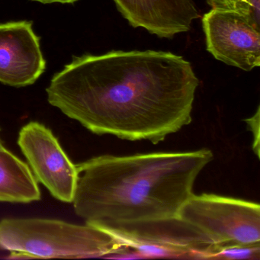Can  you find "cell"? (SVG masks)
<instances>
[{
	"label": "cell",
	"instance_id": "cell-12",
	"mask_svg": "<svg viewBox=\"0 0 260 260\" xmlns=\"http://www.w3.org/2000/svg\"><path fill=\"white\" fill-rule=\"evenodd\" d=\"M207 3L212 9L234 10L247 15L250 18L251 7L249 0H207Z\"/></svg>",
	"mask_w": 260,
	"mask_h": 260
},
{
	"label": "cell",
	"instance_id": "cell-8",
	"mask_svg": "<svg viewBox=\"0 0 260 260\" xmlns=\"http://www.w3.org/2000/svg\"><path fill=\"white\" fill-rule=\"evenodd\" d=\"M45 69L46 60L32 22L0 24V83L14 87L30 86Z\"/></svg>",
	"mask_w": 260,
	"mask_h": 260
},
{
	"label": "cell",
	"instance_id": "cell-4",
	"mask_svg": "<svg viewBox=\"0 0 260 260\" xmlns=\"http://www.w3.org/2000/svg\"><path fill=\"white\" fill-rule=\"evenodd\" d=\"M99 229L146 258L202 259L214 249L213 240L180 217L114 223Z\"/></svg>",
	"mask_w": 260,
	"mask_h": 260
},
{
	"label": "cell",
	"instance_id": "cell-14",
	"mask_svg": "<svg viewBox=\"0 0 260 260\" xmlns=\"http://www.w3.org/2000/svg\"><path fill=\"white\" fill-rule=\"evenodd\" d=\"M250 4V19L260 28V0H249Z\"/></svg>",
	"mask_w": 260,
	"mask_h": 260
},
{
	"label": "cell",
	"instance_id": "cell-7",
	"mask_svg": "<svg viewBox=\"0 0 260 260\" xmlns=\"http://www.w3.org/2000/svg\"><path fill=\"white\" fill-rule=\"evenodd\" d=\"M202 23L207 51L216 60L244 71L260 66V28L249 16L211 9Z\"/></svg>",
	"mask_w": 260,
	"mask_h": 260
},
{
	"label": "cell",
	"instance_id": "cell-13",
	"mask_svg": "<svg viewBox=\"0 0 260 260\" xmlns=\"http://www.w3.org/2000/svg\"><path fill=\"white\" fill-rule=\"evenodd\" d=\"M259 107H258L253 116L244 120L253 135L252 149L258 157L259 156Z\"/></svg>",
	"mask_w": 260,
	"mask_h": 260
},
{
	"label": "cell",
	"instance_id": "cell-6",
	"mask_svg": "<svg viewBox=\"0 0 260 260\" xmlns=\"http://www.w3.org/2000/svg\"><path fill=\"white\" fill-rule=\"evenodd\" d=\"M18 144L38 182L53 197L71 203L77 188L78 171L51 130L31 121L22 127Z\"/></svg>",
	"mask_w": 260,
	"mask_h": 260
},
{
	"label": "cell",
	"instance_id": "cell-1",
	"mask_svg": "<svg viewBox=\"0 0 260 260\" xmlns=\"http://www.w3.org/2000/svg\"><path fill=\"white\" fill-rule=\"evenodd\" d=\"M199 86L182 56L112 51L74 57L46 92L51 106L92 133L157 144L191 122Z\"/></svg>",
	"mask_w": 260,
	"mask_h": 260
},
{
	"label": "cell",
	"instance_id": "cell-9",
	"mask_svg": "<svg viewBox=\"0 0 260 260\" xmlns=\"http://www.w3.org/2000/svg\"><path fill=\"white\" fill-rule=\"evenodd\" d=\"M119 13L134 28L159 38L171 39L188 32L200 17L192 0H113Z\"/></svg>",
	"mask_w": 260,
	"mask_h": 260
},
{
	"label": "cell",
	"instance_id": "cell-2",
	"mask_svg": "<svg viewBox=\"0 0 260 260\" xmlns=\"http://www.w3.org/2000/svg\"><path fill=\"white\" fill-rule=\"evenodd\" d=\"M212 159L205 148L91 158L77 165L74 211L97 228L177 217Z\"/></svg>",
	"mask_w": 260,
	"mask_h": 260
},
{
	"label": "cell",
	"instance_id": "cell-5",
	"mask_svg": "<svg viewBox=\"0 0 260 260\" xmlns=\"http://www.w3.org/2000/svg\"><path fill=\"white\" fill-rule=\"evenodd\" d=\"M179 217L203 231L217 246L260 243L257 203L214 194H193Z\"/></svg>",
	"mask_w": 260,
	"mask_h": 260
},
{
	"label": "cell",
	"instance_id": "cell-3",
	"mask_svg": "<svg viewBox=\"0 0 260 260\" xmlns=\"http://www.w3.org/2000/svg\"><path fill=\"white\" fill-rule=\"evenodd\" d=\"M0 249L9 258H109L130 248L87 223L31 217L0 220Z\"/></svg>",
	"mask_w": 260,
	"mask_h": 260
},
{
	"label": "cell",
	"instance_id": "cell-15",
	"mask_svg": "<svg viewBox=\"0 0 260 260\" xmlns=\"http://www.w3.org/2000/svg\"><path fill=\"white\" fill-rule=\"evenodd\" d=\"M35 2L41 3L43 4H72L74 3L80 1V0H31Z\"/></svg>",
	"mask_w": 260,
	"mask_h": 260
},
{
	"label": "cell",
	"instance_id": "cell-10",
	"mask_svg": "<svg viewBox=\"0 0 260 260\" xmlns=\"http://www.w3.org/2000/svg\"><path fill=\"white\" fill-rule=\"evenodd\" d=\"M41 199L39 182L28 164L0 149V202L27 204Z\"/></svg>",
	"mask_w": 260,
	"mask_h": 260
},
{
	"label": "cell",
	"instance_id": "cell-16",
	"mask_svg": "<svg viewBox=\"0 0 260 260\" xmlns=\"http://www.w3.org/2000/svg\"><path fill=\"white\" fill-rule=\"evenodd\" d=\"M0 130H1V129H0ZM4 147H4V143H3L2 140L0 138V149L4 148Z\"/></svg>",
	"mask_w": 260,
	"mask_h": 260
},
{
	"label": "cell",
	"instance_id": "cell-11",
	"mask_svg": "<svg viewBox=\"0 0 260 260\" xmlns=\"http://www.w3.org/2000/svg\"><path fill=\"white\" fill-rule=\"evenodd\" d=\"M204 259L259 260L260 243L255 244H231L214 246L211 252L202 256Z\"/></svg>",
	"mask_w": 260,
	"mask_h": 260
}]
</instances>
